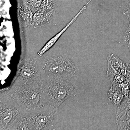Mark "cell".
<instances>
[{"instance_id": "17", "label": "cell", "mask_w": 130, "mask_h": 130, "mask_svg": "<svg viewBox=\"0 0 130 130\" xmlns=\"http://www.w3.org/2000/svg\"><path fill=\"white\" fill-rule=\"evenodd\" d=\"M123 15L126 18H130V1L124 8L123 12Z\"/></svg>"}, {"instance_id": "20", "label": "cell", "mask_w": 130, "mask_h": 130, "mask_svg": "<svg viewBox=\"0 0 130 130\" xmlns=\"http://www.w3.org/2000/svg\"><path fill=\"white\" fill-rule=\"evenodd\" d=\"M129 95H130V94H129Z\"/></svg>"}, {"instance_id": "11", "label": "cell", "mask_w": 130, "mask_h": 130, "mask_svg": "<svg viewBox=\"0 0 130 130\" xmlns=\"http://www.w3.org/2000/svg\"><path fill=\"white\" fill-rule=\"evenodd\" d=\"M54 14L52 12L38 11L33 15L32 28H37L48 23Z\"/></svg>"}, {"instance_id": "15", "label": "cell", "mask_w": 130, "mask_h": 130, "mask_svg": "<svg viewBox=\"0 0 130 130\" xmlns=\"http://www.w3.org/2000/svg\"><path fill=\"white\" fill-rule=\"evenodd\" d=\"M121 91L125 97H128L130 94V80L127 78L121 83L119 84Z\"/></svg>"}, {"instance_id": "12", "label": "cell", "mask_w": 130, "mask_h": 130, "mask_svg": "<svg viewBox=\"0 0 130 130\" xmlns=\"http://www.w3.org/2000/svg\"><path fill=\"white\" fill-rule=\"evenodd\" d=\"M107 74L111 81V84L121 83L127 79L125 77L115 70L108 62Z\"/></svg>"}, {"instance_id": "3", "label": "cell", "mask_w": 130, "mask_h": 130, "mask_svg": "<svg viewBox=\"0 0 130 130\" xmlns=\"http://www.w3.org/2000/svg\"><path fill=\"white\" fill-rule=\"evenodd\" d=\"M42 76L62 77L71 79L79 73L77 63L71 57L59 55L48 58L44 63Z\"/></svg>"}, {"instance_id": "14", "label": "cell", "mask_w": 130, "mask_h": 130, "mask_svg": "<svg viewBox=\"0 0 130 130\" xmlns=\"http://www.w3.org/2000/svg\"><path fill=\"white\" fill-rule=\"evenodd\" d=\"M55 8L54 0H43L39 11L54 13Z\"/></svg>"}, {"instance_id": "8", "label": "cell", "mask_w": 130, "mask_h": 130, "mask_svg": "<svg viewBox=\"0 0 130 130\" xmlns=\"http://www.w3.org/2000/svg\"><path fill=\"white\" fill-rule=\"evenodd\" d=\"M34 13L29 8L22 4L19 8L18 17L20 26L32 28Z\"/></svg>"}, {"instance_id": "1", "label": "cell", "mask_w": 130, "mask_h": 130, "mask_svg": "<svg viewBox=\"0 0 130 130\" xmlns=\"http://www.w3.org/2000/svg\"><path fill=\"white\" fill-rule=\"evenodd\" d=\"M10 96L9 99L25 116L53 109L45 98L41 75L29 81L18 80L11 91Z\"/></svg>"}, {"instance_id": "18", "label": "cell", "mask_w": 130, "mask_h": 130, "mask_svg": "<svg viewBox=\"0 0 130 130\" xmlns=\"http://www.w3.org/2000/svg\"><path fill=\"white\" fill-rule=\"evenodd\" d=\"M127 44L128 45V48H129V51L130 54V43H127Z\"/></svg>"}, {"instance_id": "9", "label": "cell", "mask_w": 130, "mask_h": 130, "mask_svg": "<svg viewBox=\"0 0 130 130\" xmlns=\"http://www.w3.org/2000/svg\"><path fill=\"white\" fill-rule=\"evenodd\" d=\"M107 61L116 71L130 80V71L126 63H125L114 54H111L108 56Z\"/></svg>"}, {"instance_id": "5", "label": "cell", "mask_w": 130, "mask_h": 130, "mask_svg": "<svg viewBox=\"0 0 130 130\" xmlns=\"http://www.w3.org/2000/svg\"><path fill=\"white\" fill-rule=\"evenodd\" d=\"M1 129H13L24 115L21 110L8 98L7 101L1 102Z\"/></svg>"}, {"instance_id": "13", "label": "cell", "mask_w": 130, "mask_h": 130, "mask_svg": "<svg viewBox=\"0 0 130 130\" xmlns=\"http://www.w3.org/2000/svg\"><path fill=\"white\" fill-rule=\"evenodd\" d=\"M43 0H24L23 4L34 13L40 10Z\"/></svg>"}, {"instance_id": "10", "label": "cell", "mask_w": 130, "mask_h": 130, "mask_svg": "<svg viewBox=\"0 0 130 130\" xmlns=\"http://www.w3.org/2000/svg\"><path fill=\"white\" fill-rule=\"evenodd\" d=\"M125 97V96L121 91L119 84H111V88L108 93L107 98L113 105L118 107Z\"/></svg>"}, {"instance_id": "16", "label": "cell", "mask_w": 130, "mask_h": 130, "mask_svg": "<svg viewBox=\"0 0 130 130\" xmlns=\"http://www.w3.org/2000/svg\"><path fill=\"white\" fill-rule=\"evenodd\" d=\"M129 20V24L127 29L124 33L123 37V40L124 42L127 44L130 43V18Z\"/></svg>"}, {"instance_id": "19", "label": "cell", "mask_w": 130, "mask_h": 130, "mask_svg": "<svg viewBox=\"0 0 130 130\" xmlns=\"http://www.w3.org/2000/svg\"><path fill=\"white\" fill-rule=\"evenodd\" d=\"M126 64H127V66H128L129 70L130 71V63H126Z\"/></svg>"}, {"instance_id": "2", "label": "cell", "mask_w": 130, "mask_h": 130, "mask_svg": "<svg viewBox=\"0 0 130 130\" xmlns=\"http://www.w3.org/2000/svg\"><path fill=\"white\" fill-rule=\"evenodd\" d=\"M43 89L48 106L56 109L65 100L75 93V86L71 79L62 77L43 76Z\"/></svg>"}, {"instance_id": "6", "label": "cell", "mask_w": 130, "mask_h": 130, "mask_svg": "<svg viewBox=\"0 0 130 130\" xmlns=\"http://www.w3.org/2000/svg\"><path fill=\"white\" fill-rule=\"evenodd\" d=\"M19 79L20 81H29L41 75L36 59L28 56L20 62L19 65Z\"/></svg>"}, {"instance_id": "7", "label": "cell", "mask_w": 130, "mask_h": 130, "mask_svg": "<svg viewBox=\"0 0 130 130\" xmlns=\"http://www.w3.org/2000/svg\"><path fill=\"white\" fill-rule=\"evenodd\" d=\"M116 122L118 130H129L130 127V96L125 97L117 107Z\"/></svg>"}, {"instance_id": "21", "label": "cell", "mask_w": 130, "mask_h": 130, "mask_svg": "<svg viewBox=\"0 0 130 130\" xmlns=\"http://www.w3.org/2000/svg\"></svg>"}, {"instance_id": "4", "label": "cell", "mask_w": 130, "mask_h": 130, "mask_svg": "<svg viewBox=\"0 0 130 130\" xmlns=\"http://www.w3.org/2000/svg\"><path fill=\"white\" fill-rule=\"evenodd\" d=\"M56 109H50L24 117L25 130H44L57 121Z\"/></svg>"}]
</instances>
